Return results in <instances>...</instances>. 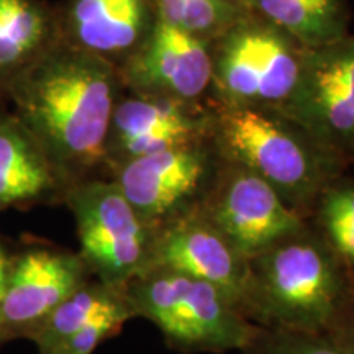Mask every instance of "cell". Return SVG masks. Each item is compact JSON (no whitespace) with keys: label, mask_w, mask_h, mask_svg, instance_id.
Here are the masks:
<instances>
[{"label":"cell","mask_w":354,"mask_h":354,"mask_svg":"<svg viewBox=\"0 0 354 354\" xmlns=\"http://www.w3.org/2000/svg\"><path fill=\"white\" fill-rule=\"evenodd\" d=\"M220 165L209 138L131 159L110 174L136 214L156 232L201 207Z\"/></svg>","instance_id":"52a82bcc"},{"label":"cell","mask_w":354,"mask_h":354,"mask_svg":"<svg viewBox=\"0 0 354 354\" xmlns=\"http://www.w3.org/2000/svg\"><path fill=\"white\" fill-rule=\"evenodd\" d=\"M91 277L79 251L32 248L12 256L0 308V343L32 338L53 310Z\"/></svg>","instance_id":"30bf717a"},{"label":"cell","mask_w":354,"mask_h":354,"mask_svg":"<svg viewBox=\"0 0 354 354\" xmlns=\"http://www.w3.org/2000/svg\"><path fill=\"white\" fill-rule=\"evenodd\" d=\"M154 6L159 20L210 43L248 12L215 0H154Z\"/></svg>","instance_id":"ffe728a7"},{"label":"cell","mask_w":354,"mask_h":354,"mask_svg":"<svg viewBox=\"0 0 354 354\" xmlns=\"http://www.w3.org/2000/svg\"><path fill=\"white\" fill-rule=\"evenodd\" d=\"M210 41L156 19L151 33L120 69L133 94L201 102L212 84Z\"/></svg>","instance_id":"7c38bea8"},{"label":"cell","mask_w":354,"mask_h":354,"mask_svg":"<svg viewBox=\"0 0 354 354\" xmlns=\"http://www.w3.org/2000/svg\"><path fill=\"white\" fill-rule=\"evenodd\" d=\"M123 87L120 71L66 39L13 74L12 95L26 130L66 189L105 167V146Z\"/></svg>","instance_id":"6da1fadb"},{"label":"cell","mask_w":354,"mask_h":354,"mask_svg":"<svg viewBox=\"0 0 354 354\" xmlns=\"http://www.w3.org/2000/svg\"><path fill=\"white\" fill-rule=\"evenodd\" d=\"M51 43V20L35 0H0V74H17Z\"/></svg>","instance_id":"ac0fdd59"},{"label":"cell","mask_w":354,"mask_h":354,"mask_svg":"<svg viewBox=\"0 0 354 354\" xmlns=\"http://www.w3.org/2000/svg\"><path fill=\"white\" fill-rule=\"evenodd\" d=\"M10 258L12 256L7 253L6 246L0 241V308H2V299H3V290H6V281L8 268H10Z\"/></svg>","instance_id":"cb8c5ba5"},{"label":"cell","mask_w":354,"mask_h":354,"mask_svg":"<svg viewBox=\"0 0 354 354\" xmlns=\"http://www.w3.org/2000/svg\"><path fill=\"white\" fill-rule=\"evenodd\" d=\"M133 318L158 326L183 353L245 351L258 325L209 282L165 268H149L123 287Z\"/></svg>","instance_id":"277c9868"},{"label":"cell","mask_w":354,"mask_h":354,"mask_svg":"<svg viewBox=\"0 0 354 354\" xmlns=\"http://www.w3.org/2000/svg\"><path fill=\"white\" fill-rule=\"evenodd\" d=\"M234 2H236L240 7L245 8V10L253 12V7H254L256 0H234Z\"/></svg>","instance_id":"d4e9b609"},{"label":"cell","mask_w":354,"mask_h":354,"mask_svg":"<svg viewBox=\"0 0 354 354\" xmlns=\"http://www.w3.org/2000/svg\"><path fill=\"white\" fill-rule=\"evenodd\" d=\"M198 212L248 259L308 225L259 176L225 159Z\"/></svg>","instance_id":"9c48e42d"},{"label":"cell","mask_w":354,"mask_h":354,"mask_svg":"<svg viewBox=\"0 0 354 354\" xmlns=\"http://www.w3.org/2000/svg\"><path fill=\"white\" fill-rule=\"evenodd\" d=\"M354 295V276L310 223L250 259L243 313L266 328L326 331Z\"/></svg>","instance_id":"7a4b0ae2"},{"label":"cell","mask_w":354,"mask_h":354,"mask_svg":"<svg viewBox=\"0 0 354 354\" xmlns=\"http://www.w3.org/2000/svg\"><path fill=\"white\" fill-rule=\"evenodd\" d=\"M118 313L133 318L125 290L91 277L53 310L30 342L37 344L38 354H46L91 323Z\"/></svg>","instance_id":"e0dca14e"},{"label":"cell","mask_w":354,"mask_h":354,"mask_svg":"<svg viewBox=\"0 0 354 354\" xmlns=\"http://www.w3.org/2000/svg\"><path fill=\"white\" fill-rule=\"evenodd\" d=\"M308 221L354 276V177L342 174L326 185Z\"/></svg>","instance_id":"d6986e66"},{"label":"cell","mask_w":354,"mask_h":354,"mask_svg":"<svg viewBox=\"0 0 354 354\" xmlns=\"http://www.w3.org/2000/svg\"><path fill=\"white\" fill-rule=\"evenodd\" d=\"M318 145L354 159V35L312 48L289 100L279 109Z\"/></svg>","instance_id":"ba28073f"},{"label":"cell","mask_w":354,"mask_h":354,"mask_svg":"<svg viewBox=\"0 0 354 354\" xmlns=\"http://www.w3.org/2000/svg\"><path fill=\"white\" fill-rule=\"evenodd\" d=\"M149 268L171 269L209 282L243 313L250 259L203 218L198 209L154 232L146 269Z\"/></svg>","instance_id":"4fadbf2b"},{"label":"cell","mask_w":354,"mask_h":354,"mask_svg":"<svg viewBox=\"0 0 354 354\" xmlns=\"http://www.w3.org/2000/svg\"><path fill=\"white\" fill-rule=\"evenodd\" d=\"M64 202L76 220L79 254L92 276L123 289L148 268L154 230L145 223L113 179L69 185Z\"/></svg>","instance_id":"8992f818"},{"label":"cell","mask_w":354,"mask_h":354,"mask_svg":"<svg viewBox=\"0 0 354 354\" xmlns=\"http://www.w3.org/2000/svg\"><path fill=\"white\" fill-rule=\"evenodd\" d=\"M212 104L279 110L297 86L308 48L246 12L210 44Z\"/></svg>","instance_id":"5b68a950"},{"label":"cell","mask_w":354,"mask_h":354,"mask_svg":"<svg viewBox=\"0 0 354 354\" xmlns=\"http://www.w3.org/2000/svg\"><path fill=\"white\" fill-rule=\"evenodd\" d=\"M128 320L130 317L120 315V313L100 318V320L87 325L86 328L79 330L77 333L71 335L69 338H66L46 354H92L100 343L120 333Z\"/></svg>","instance_id":"7402d4cb"},{"label":"cell","mask_w":354,"mask_h":354,"mask_svg":"<svg viewBox=\"0 0 354 354\" xmlns=\"http://www.w3.org/2000/svg\"><path fill=\"white\" fill-rule=\"evenodd\" d=\"M253 12L308 50L349 33L346 0H256Z\"/></svg>","instance_id":"2e32d148"},{"label":"cell","mask_w":354,"mask_h":354,"mask_svg":"<svg viewBox=\"0 0 354 354\" xmlns=\"http://www.w3.org/2000/svg\"><path fill=\"white\" fill-rule=\"evenodd\" d=\"M212 110L201 102L133 94L115 105L110 122L105 167L210 138Z\"/></svg>","instance_id":"8fae6325"},{"label":"cell","mask_w":354,"mask_h":354,"mask_svg":"<svg viewBox=\"0 0 354 354\" xmlns=\"http://www.w3.org/2000/svg\"><path fill=\"white\" fill-rule=\"evenodd\" d=\"M156 19L154 0H73L68 41L120 69L149 37Z\"/></svg>","instance_id":"5bb4252c"},{"label":"cell","mask_w":354,"mask_h":354,"mask_svg":"<svg viewBox=\"0 0 354 354\" xmlns=\"http://www.w3.org/2000/svg\"><path fill=\"white\" fill-rule=\"evenodd\" d=\"M210 110V141L218 156L259 176L305 220L349 165L279 110L215 104Z\"/></svg>","instance_id":"3957f363"},{"label":"cell","mask_w":354,"mask_h":354,"mask_svg":"<svg viewBox=\"0 0 354 354\" xmlns=\"http://www.w3.org/2000/svg\"><path fill=\"white\" fill-rule=\"evenodd\" d=\"M66 184L17 117L0 115V210L64 196Z\"/></svg>","instance_id":"9a60e30c"},{"label":"cell","mask_w":354,"mask_h":354,"mask_svg":"<svg viewBox=\"0 0 354 354\" xmlns=\"http://www.w3.org/2000/svg\"><path fill=\"white\" fill-rule=\"evenodd\" d=\"M245 354H354L325 331L258 326Z\"/></svg>","instance_id":"44dd1931"},{"label":"cell","mask_w":354,"mask_h":354,"mask_svg":"<svg viewBox=\"0 0 354 354\" xmlns=\"http://www.w3.org/2000/svg\"><path fill=\"white\" fill-rule=\"evenodd\" d=\"M325 333L354 353V295Z\"/></svg>","instance_id":"603a6c76"}]
</instances>
